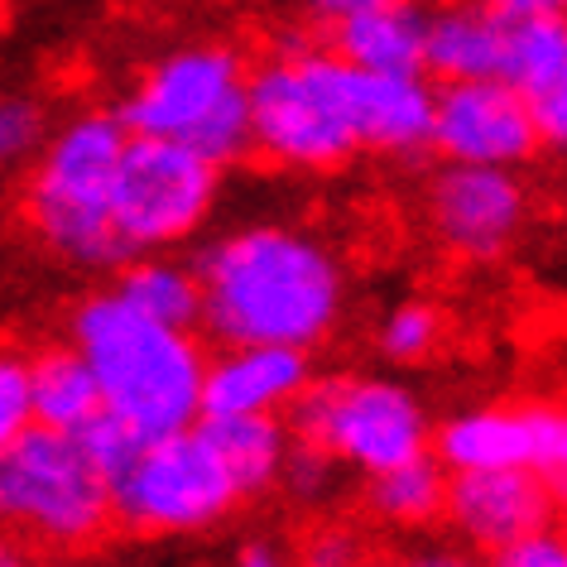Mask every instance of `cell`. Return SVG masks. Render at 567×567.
I'll list each match as a JSON object with an SVG mask.
<instances>
[{"mask_svg": "<svg viewBox=\"0 0 567 567\" xmlns=\"http://www.w3.org/2000/svg\"><path fill=\"white\" fill-rule=\"evenodd\" d=\"M30 423L34 414H30V375H24V361L0 357V447L16 443Z\"/></svg>", "mask_w": 567, "mask_h": 567, "instance_id": "obj_27", "label": "cell"}, {"mask_svg": "<svg viewBox=\"0 0 567 567\" xmlns=\"http://www.w3.org/2000/svg\"><path fill=\"white\" fill-rule=\"evenodd\" d=\"M246 63L221 44H193L159 59L121 106L131 135L178 140L212 164H236L250 145V102Z\"/></svg>", "mask_w": 567, "mask_h": 567, "instance_id": "obj_3", "label": "cell"}, {"mask_svg": "<svg viewBox=\"0 0 567 567\" xmlns=\"http://www.w3.org/2000/svg\"><path fill=\"white\" fill-rule=\"evenodd\" d=\"M289 433L365 476L429 452V414L394 380H308L289 404Z\"/></svg>", "mask_w": 567, "mask_h": 567, "instance_id": "obj_7", "label": "cell"}, {"mask_svg": "<svg viewBox=\"0 0 567 567\" xmlns=\"http://www.w3.org/2000/svg\"><path fill=\"white\" fill-rule=\"evenodd\" d=\"M443 337V318L429 303H400L380 328V351L390 361H423Z\"/></svg>", "mask_w": 567, "mask_h": 567, "instance_id": "obj_24", "label": "cell"}, {"mask_svg": "<svg viewBox=\"0 0 567 567\" xmlns=\"http://www.w3.org/2000/svg\"><path fill=\"white\" fill-rule=\"evenodd\" d=\"M203 328L226 347H299L332 332L342 313V269L332 250L289 226H246L197 255Z\"/></svg>", "mask_w": 567, "mask_h": 567, "instance_id": "obj_1", "label": "cell"}, {"mask_svg": "<svg viewBox=\"0 0 567 567\" xmlns=\"http://www.w3.org/2000/svg\"><path fill=\"white\" fill-rule=\"evenodd\" d=\"M236 567H289V563H284V553L269 548V544H246L236 553Z\"/></svg>", "mask_w": 567, "mask_h": 567, "instance_id": "obj_31", "label": "cell"}, {"mask_svg": "<svg viewBox=\"0 0 567 567\" xmlns=\"http://www.w3.org/2000/svg\"><path fill=\"white\" fill-rule=\"evenodd\" d=\"M553 501L548 481H538L524 466H491V472H452L447 476V501L443 515L472 538L476 548H505L515 538L544 529L553 519Z\"/></svg>", "mask_w": 567, "mask_h": 567, "instance_id": "obj_13", "label": "cell"}, {"mask_svg": "<svg viewBox=\"0 0 567 567\" xmlns=\"http://www.w3.org/2000/svg\"><path fill=\"white\" fill-rule=\"evenodd\" d=\"M279 486L289 491L293 501H328L337 486V457L293 437L289 452H284V466H279Z\"/></svg>", "mask_w": 567, "mask_h": 567, "instance_id": "obj_25", "label": "cell"}, {"mask_svg": "<svg viewBox=\"0 0 567 567\" xmlns=\"http://www.w3.org/2000/svg\"><path fill=\"white\" fill-rule=\"evenodd\" d=\"M24 375H30V414L44 429L78 433L92 414H102V390L78 347H53L24 361Z\"/></svg>", "mask_w": 567, "mask_h": 567, "instance_id": "obj_20", "label": "cell"}, {"mask_svg": "<svg viewBox=\"0 0 567 567\" xmlns=\"http://www.w3.org/2000/svg\"><path fill=\"white\" fill-rule=\"evenodd\" d=\"M337 59L361 73H423L419 0H371L332 24Z\"/></svg>", "mask_w": 567, "mask_h": 567, "instance_id": "obj_18", "label": "cell"}, {"mask_svg": "<svg viewBox=\"0 0 567 567\" xmlns=\"http://www.w3.org/2000/svg\"><path fill=\"white\" fill-rule=\"evenodd\" d=\"M73 342L92 365L102 409L140 437L188 429L203 414V351L188 332L140 318L116 293L78 308Z\"/></svg>", "mask_w": 567, "mask_h": 567, "instance_id": "obj_2", "label": "cell"}, {"mask_svg": "<svg viewBox=\"0 0 567 567\" xmlns=\"http://www.w3.org/2000/svg\"><path fill=\"white\" fill-rule=\"evenodd\" d=\"M437 462L447 472H491V466H524L548 481L553 495L567 486V419L553 404L524 409H472L443 423Z\"/></svg>", "mask_w": 567, "mask_h": 567, "instance_id": "obj_10", "label": "cell"}, {"mask_svg": "<svg viewBox=\"0 0 567 567\" xmlns=\"http://www.w3.org/2000/svg\"><path fill=\"white\" fill-rule=\"evenodd\" d=\"M78 437V447H82V457L92 462V472L106 481V491L116 486V481L125 476V466L135 462V452H140V443H145V437H140L131 423H121L116 414H92L87 423H82V429L73 433Z\"/></svg>", "mask_w": 567, "mask_h": 567, "instance_id": "obj_23", "label": "cell"}, {"mask_svg": "<svg viewBox=\"0 0 567 567\" xmlns=\"http://www.w3.org/2000/svg\"><path fill=\"white\" fill-rule=\"evenodd\" d=\"M394 567H486V563L472 558V553H462V548H419Z\"/></svg>", "mask_w": 567, "mask_h": 567, "instance_id": "obj_30", "label": "cell"}, {"mask_svg": "<svg viewBox=\"0 0 567 567\" xmlns=\"http://www.w3.org/2000/svg\"><path fill=\"white\" fill-rule=\"evenodd\" d=\"M250 145L289 168H337L357 154L351 63L318 49H289L246 78Z\"/></svg>", "mask_w": 567, "mask_h": 567, "instance_id": "obj_4", "label": "cell"}, {"mask_svg": "<svg viewBox=\"0 0 567 567\" xmlns=\"http://www.w3.org/2000/svg\"><path fill=\"white\" fill-rule=\"evenodd\" d=\"M221 168L178 140L125 135L116 188H111V231L125 260L150 250H168L203 231L217 207Z\"/></svg>", "mask_w": 567, "mask_h": 567, "instance_id": "obj_8", "label": "cell"}, {"mask_svg": "<svg viewBox=\"0 0 567 567\" xmlns=\"http://www.w3.org/2000/svg\"><path fill=\"white\" fill-rule=\"evenodd\" d=\"M501 16H529V10H563V0H481Z\"/></svg>", "mask_w": 567, "mask_h": 567, "instance_id": "obj_33", "label": "cell"}, {"mask_svg": "<svg viewBox=\"0 0 567 567\" xmlns=\"http://www.w3.org/2000/svg\"><path fill=\"white\" fill-rule=\"evenodd\" d=\"M486 567H567V544H563V534H553L544 524V529L495 548Z\"/></svg>", "mask_w": 567, "mask_h": 567, "instance_id": "obj_28", "label": "cell"}, {"mask_svg": "<svg viewBox=\"0 0 567 567\" xmlns=\"http://www.w3.org/2000/svg\"><path fill=\"white\" fill-rule=\"evenodd\" d=\"M111 519V491L82 457L78 437L30 423L0 447V529L39 544H92Z\"/></svg>", "mask_w": 567, "mask_h": 567, "instance_id": "obj_6", "label": "cell"}, {"mask_svg": "<svg viewBox=\"0 0 567 567\" xmlns=\"http://www.w3.org/2000/svg\"><path fill=\"white\" fill-rule=\"evenodd\" d=\"M39 140H44L39 106L24 102V96H6V102H0V168L20 164L30 150H39Z\"/></svg>", "mask_w": 567, "mask_h": 567, "instance_id": "obj_26", "label": "cell"}, {"mask_svg": "<svg viewBox=\"0 0 567 567\" xmlns=\"http://www.w3.org/2000/svg\"><path fill=\"white\" fill-rule=\"evenodd\" d=\"M501 78L529 106L544 145L567 140V24L563 10H529L509 16L505 68Z\"/></svg>", "mask_w": 567, "mask_h": 567, "instance_id": "obj_14", "label": "cell"}, {"mask_svg": "<svg viewBox=\"0 0 567 567\" xmlns=\"http://www.w3.org/2000/svg\"><path fill=\"white\" fill-rule=\"evenodd\" d=\"M429 145L447 164L519 168L544 150V140H538L529 106L519 102V92L505 78H476V82H443L433 92Z\"/></svg>", "mask_w": 567, "mask_h": 567, "instance_id": "obj_11", "label": "cell"}, {"mask_svg": "<svg viewBox=\"0 0 567 567\" xmlns=\"http://www.w3.org/2000/svg\"><path fill=\"white\" fill-rule=\"evenodd\" d=\"M443 501H447V466L429 457V452L371 476V509L390 524H429L443 515Z\"/></svg>", "mask_w": 567, "mask_h": 567, "instance_id": "obj_22", "label": "cell"}, {"mask_svg": "<svg viewBox=\"0 0 567 567\" xmlns=\"http://www.w3.org/2000/svg\"><path fill=\"white\" fill-rule=\"evenodd\" d=\"M505 39L509 16L481 6V0H452V6L423 16V73H433L437 82L501 78Z\"/></svg>", "mask_w": 567, "mask_h": 567, "instance_id": "obj_17", "label": "cell"}, {"mask_svg": "<svg viewBox=\"0 0 567 567\" xmlns=\"http://www.w3.org/2000/svg\"><path fill=\"white\" fill-rule=\"evenodd\" d=\"M308 567H361V538L347 529H318L308 544Z\"/></svg>", "mask_w": 567, "mask_h": 567, "instance_id": "obj_29", "label": "cell"}, {"mask_svg": "<svg viewBox=\"0 0 567 567\" xmlns=\"http://www.w3.org/2000/svg\"><path fill=\"white\" fill-rule=\"evenodd\" d=\"M240 501L226 466L197 423L145 437L125 476L111 486V515L140 534H197Z\"/></svg>", "mask_w": 567, "mask_h": 567, "instance_id": "obj_9", "label": "cell"}, {"mask_svg": "<svg viewBox=\"0 0 567 567\" xmlns=\"http://www.w3.org/2000/svg\"><path fill=\"white\" fill-rule=\"evenodd\" d=\"M429 212L447 250L466 255V260H495L515 246L529 221V188L515 168L447 164L433 183Z\"/></svg>", "mask_w": 567, "mask_h": 567, "instance_id": "obj_12", "label": "cell"}, {"mask_svg": "<svg viewBox=\"0 0 567 567\" xmlns=\"http://www.w3.org/2000/svg\"><path fill=\"white\" fill-rule=\"evenodd\" d=\"M361 6H371V0H308V10L328 24H337L342 16H351V10H361Z\"/></svg>", "mask_w": 567, "mask_h": 567, "instance_id": "obj_32", "label": "cell"}, {"mask_svg": "<svg viewBox=\"0 0 567 567\" xmlns=\"http://www.w3.org/2000/svg\"><path fill=\"white\" fill-rule=\"evenodd\" d=\"M197 429L217 452V462L226 466L236 495H265L269 486H279V466L289 452L293 433L279 414H226V419H197Z\"/></svg>", "mask_w": 567, "mask_h": 567, "instance_id": "obj_19", "label": "cell"}, {"mask_svg": "<svg viewBox=\"0 0 567 567\" xmlns=\"http://www.w3.org/2000/svg\"><path fill=\"white\" fill-rule=\"evenodd\" d=\"M116 299L135 308L140 318H154L164 328L193 332L203 318V284L197 269L174 265V260H135L116 284Z\"/></svg>", "mask_w": 567, "mask_h": 567, "instance_id": "obj_21", "label": "cell"}, {"mask_svg": "<svg viewBox=\"0 0 567 567\" xmlns=\"http://www.w3.org/2000/svg\"><path fill=\"white\" fill-rule=\"evenodd\" d=\"M121 116H78L49 140L30 183V217L39 236L78 265H121L125 250L111 231V188L125 150Z\"/></svg>", "mask_w": 567, "mask_h": 567, "instance_id": "obj_5", "label": "cell"}, {"mask_svg": "<svg viewBox=\"0 0 567 567\" xmlns=\"http://www.w3.org/2000/svg\"><path fill=\"white\" fill-rule=\"evenodd\" d=\"M351 131H357L361 150H429L433 87L423 82V73H361V68H351Z\"/></svg>", "mask_w": 567, "mask_h": 567, "instance_id": "obj_16", "label": "cell"}, {"mask_svg": "<svg viewBox=\"0 0 567 567\" xmlns=\"http://www.w3.org/2000/svg\"><path fill=\"white\" fill-rule=\"evenodd\" d=\"M308 385V357L299 347H226L217 361L203 365V414H284L293 394Z\"/></svg>", "mask_w": 567, "mask_h": 567, "instance_id": "obj_15", "label": "cell"}, {"mask_svg": "<svg viewBox=\"0 0 567 567\" xmlns=\"http://www.w3.org/2000/svg\"><path fill=\"white\" fill-rule=\"evenodd\" d=\"M0 567H34V563L24 558V553H20L16 544H6V538H0Z\"/></svg>", "mask_w": 567, "mask_h": 567, "instance_id": "obj_34", "label": "cell"}]
</instances>
